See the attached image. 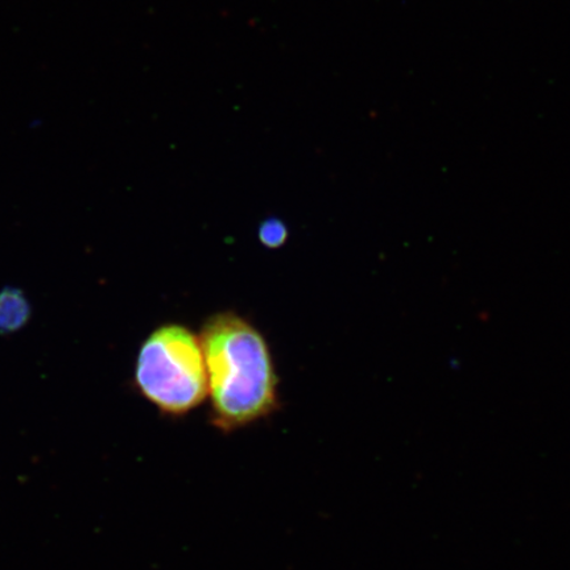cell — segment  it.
Segmentation results:
<instances>
[{"instance_id":"obj_2","label":"cell","mask_w":570,"mask_h":570,"mask_svg":"<svg viewBox=\"0 0 570 570\" xmlns=\"http://www.w3.org/2000/svg\"><path fill=\"white\" fill-rule=\"evenodd\" d=\"M134 384L163 415L181 417L198 409L209 395L198 334L177 323L156 327L140 345Z\"/></svg>"},{"instance_id":"obj_3","label":"cell","mask_w":570,"mask_h":570,"mask_svg":"<svg viewBox=\"0 0 570 570\" xmlns=\"http://www.w3.org/2000/svg\"><path fill=\"white\" fill-rule=\"evenodd\" d=\"M32 317V306L24 292L16 287L0 291V336L23 330Z\"/></svg>"},{"instance_id":"obj_1","label":"cell","mask_w":570,"mask_h":570,"mask_svg":"<svg viewBox=\"0 0 570 570\" xmlns=\"http://www.w3.org/2000/svg\"><path fill=\"white\" fill-rule=\"evenodd\" d=\"M202 340L210 397V423L230 433L279 409V376L258 327L233 311L205 321Z\"/></svg>"},{"instance_id":"obj_4","label":"cell","mask_w":570,"mask_h":570,"mask_svg":"<svg viewBox=\"0 0 570 570\" xmlns=\"http://www.w3.org/2000/svg\"><path fill=\"white\" fill-rule=\"evenodd\" d=\"M288 230L279 219H267L259 227V239L263 246L279 248L287 242Z\"/></svg>"}]
</instances>
